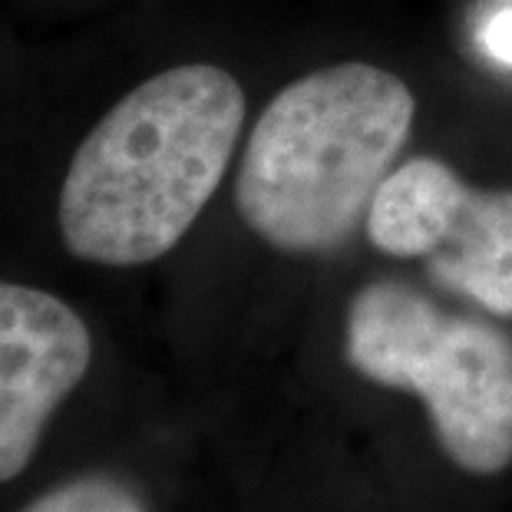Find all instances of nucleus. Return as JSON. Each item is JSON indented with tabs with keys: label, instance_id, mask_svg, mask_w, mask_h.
Segmentation results:
<instances>
[{
	"label": "nucleus",
	"instance_id": "7ed1b4c3",
	"mask_svg": "<svg viewBox=\"0 0 512 512\" xmlns=\"http://www.w3.org/2000/svg\"><path fill=\"white\" fill-rule=\"evenodd\" d=\"M347 361L374 384L420 394L450 460L489 476L512 463V341L380 281L347 314Z\"/></svg>",
	"mask_w": 512,
	"mask_h": 512
},
{
	"label": "nucleus",
	"instance_id": "f03ea898",
	"mask_svg": "<svg viewBox=\"0 0 512 512\" xmlns=\"http://www.w3.org/2000/svg\"><path fill=\"white\" fill-rule=\"evenodd\" d=\"M413 113L410 86L367 63L294 80L248 136L238 215L281 252L341 245L407 143Z\"/></svg>",
	"mask_w": 512,
	"mask_h": 512
},
{
	"label": "nucleus",
	"instance_id": "6e6552de",
	"mask_svg": "<svg viewBox=\"0 0 512 512\" xmlns=\"http://www.w3.org/2000/svg\"><path fill=\"white\" fill-rule=\"evenodd\" d=\"M479 47L489 60L512 67V0L496 7L483 24H479Z\"/></svg>",
	"mask_w": 512,
	"mask_h": 512
},
{
	"label": "nucleus",
	"instance_id": "0eeeda50",
	"mask_svg": "<svg viewBox=\"0 0 512 512\" xmlns=\"http://www.w3.org/2000/svg\"><path fill=\"white\" fill-rule=\"evenodd\" d=\"M20 512H146L129 486L110 476H83L34 499Z\"/></svg>",
	"mask_w": 512,
	"mask_h": 512
},
{
	"label": "nucleus",
	"instance_id": "39448f33",
	"mask_svg": "<svg viewBox=\"0 0 512 512\" xmlns=\"http://www.w3.org/2000/svg\"><path fill=\"white\" fill-rule=\"evenodd\" d=\"M427 268L493 314H512V192H476L463 182Z\"/></svg>",
	"mask_w": 512,
	"mask_h": 512
},
{
	"label": "nucleus",
	"instance_id": "423d86ee",
	"mask_svg": "<svg viewBox=\"0 0 512 512\" xmlns=\"http://www.w3.org/2000/svg\"><path fill=\"white\" fill-rule=\"evenodd\" d=\"M463 179L440 159H410L380 182L367 209V235L380 252L427 258Z\"/></svg>",
	"mask_w": 512,
	"mask_h": 512
},
{
	"label": "nucleus",
	"instance_id": "20e7f679",
	"mask_svg": "<svg viewBox=\"0 0 512 512\" xmlns=\"http://www.w3.org/2000/svg\"><path fill=\"white\" fill-rule=\"evenodd\" d=\"M90 361L93 337L67 301L0 281V483L30 466L50 417Z\"/></svg>",
	"mask_w": 512,
	"mask_h": 512
},
{
	"label": "nucleus",
	"instance_id": "f257e3e1",
	"mask_svg": "<svg viewBox=\"0 0 512 512\" xmlns=\"http://www.w3.org/2000/svg\"><path fill=\"white\" fill-rule=\"evenodd\" d=\"M245 123V93L209 63L129 90L76 149L60 185L67 252L136 268L172 252L219 189Z\"/></svg>",
	"mask_w": 512,
	"mask_h": 512
}]
</instances>
